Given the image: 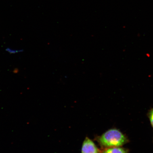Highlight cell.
Masks as SVG:
<instances>
[{
	"label": "cell",
	"instance_id": "cell-1",
	"mask_svg": "<svg viewBox=\"0 0 153 153\" xmlns=\"http://www.w3.org/2000/svg\"><path fill=\"white\" fill-rule=\"evenodd\" d=\"M99 141L102 146L108 148L121 146L128 142L125 135L116 129L105 132L99 137Z\"/></svg>",
	"mask_w": 153,
	"mask_h": 153
},
{
	"label": "cell",
	"instance_id": "cell-2",
	"mask_svg": "<svg viewBox=\"0 0 153 153\" xmlns=\"http://www.w3.org/2000/svg\"><path fill=\"white\" fill-rule=\"evenodd\" d=\"M98 148L95 143L88 137H86L83 141L82 153H98Z\"/></svg>",
	"mask_w": 153,
	"mask_h": 153
},
{
	"label": "cell",
	"instance_id": "cell-3",
	"mask_svg": "<svg viewBox=\"0 0 153 153\" xmlns=\"http://www.w3.org/2000/svg\"><path fill=\"white\" fill-rule=\"evenodd\" d=\"M103 153H128V150L120 147H114L107 149Z\"/></svg>",
	"mask_w": 153,
	"mask_h": 153
},
{
	"label": "cell",
	"instance_id": "cell-4",
	"mask_svg": "<svg viewBox=\"0 0 153 153\" xmlns=\"http://www.w3.org/2000/svg\"><path fill=\"white\" fill-rule=\"evenodd\" d=\"M149 118L151 122V124L153 127V108L150 111V114H149Z\"/></svg>",
	"mask_w": 153,
	"mask_h": 153
}]
</instances>
